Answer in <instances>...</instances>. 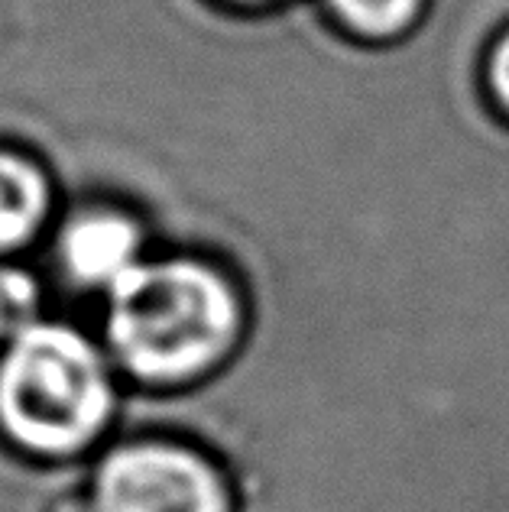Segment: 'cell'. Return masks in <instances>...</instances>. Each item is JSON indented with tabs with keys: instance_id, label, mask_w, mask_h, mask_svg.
<instances>
[{
	"instance_id": "obj_4",
	"label": "cell",
	"mask_w": 509,
	"mask_h": 512,
	"mask_svg": "<svg viewBox=\"0 0 509 512\" xmlns=\"http://www.w3.org/2000/svg\"><path fill=\"white\" fill-rule=\"evenodd\" d=\"M140 234L120 214H85L65 234L62 256L75 279L114 289L137 263Z\"/></svg>"
},
{
	"instance_id": "obj_5",
	"label": "cell",
	"mask_w": 509,
	"mask_h": 512,
	"mask_svg": "<svg viewBox=\"0 0 509 512\" xmlns=\"http://www.w3.org/2000/svg\"><path fill=\"white\" fill-rule=\"evenodd\" d=\"M46 211V182L30 163L0 153V250L20 244Z\"/></svg>"
},
{
	"instance_id": "obj_2",
	"label": "cell",
	"mask_w": 509,
	"mask_h": 512,
	"mask_svg": "<svg viewBox=\"0 0 509 512\" xmlns=\"http://www.w3.org/2000/svg\"><path fill=\"white\" fill-rule=\"evenodd\" d=\"M114 412L104 360L82 334L33 325L0 360V428L39 457L85 451Z\"/></svg>"
},
{
	"instance_id": "obj_9",
	"label": "cell",
	"mask_w": 509,
	"mask_h": 512,
	"mask_svg": "<svg viewBox=\"0 0 509 512\" xmlns=\"http://www.w3.org/2000/svg\"><path fill=\"white\" fill-rule=\"evenodd\" d=\"M56 512H98L91 500H65L56 506Z\"/></svg>"
},
{
	"instance_id": "obj_6",
	"label": "cell",
	"mask_w": 509,
	"mask_h": 512,
	"mask_svg": "<svg viewBox=\"0 0 509 512\" xmlns=\"http://www.w3.org/2000/svg\"><path fill=\"white\" fill-rule=\"evenodd\" d=\"M344 23L367 36H390L419 13L422 0H328Z\"/></svg>"
},
{
	"instance_id": "obj_8",
	"label": "cell",
	"mask_w": 509,
	"mask_h": 512,
	"mask_svg": "<svg viewBox=\"0 0 509 512\" xmlns=\"http://www.w3.org/2000/svg\"><path fill=\"white\" fill-rule=\"evenodd\" d=\"M490 82H493V91H497V98L509 107V36L497 46V52H493Z\"/></svg>"
},
{
	"instance_id": "obj_1",
	"label": "cell",
	"mask_w": 509,
	"mask_h": 512,
	"mask_svg": "<svg viewBox=\"0 0 509 512\" xmlns=\"http://www.w3.org/2000/svg\"><path fill=\"white\" fill-rule=\"evenodd\" d=\"M244 341V305L221 273L192 263H140L111 289V344L130 376L195 386L224 370Z\"/></svg>"
},
{
	"instance_id": "obj_7",
	"label": "cell",
	"mask_w": 509,
	"mask_h": 512,
	"mask_svg": "<svg viewBox=\"0 0 509 512\" xmlns=\"http://www.w3.org/2000/svg\"><path fill=\"white\" fill-rule=\"evenodd\" d=\"M39 292L20 269H0V341H17L36 325Z\"/></svg>"
},
{
	"instance_id": "obj_3",
	"label": "cell",
	"mask_w": 509,
	"mask_h": 512,
	"mask_svg": "<svg viewBox=\"0 0 509 512\" xmlns=\"http://www.w3.org/2000/svg\"><path fill=\"white\" fill-rule=\"evenodd\" d=\"M91 503L98 512H240L218 454L185 438H140L104 457Z\"/></svg>"
}]
</instances>
